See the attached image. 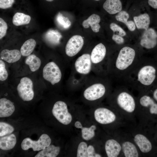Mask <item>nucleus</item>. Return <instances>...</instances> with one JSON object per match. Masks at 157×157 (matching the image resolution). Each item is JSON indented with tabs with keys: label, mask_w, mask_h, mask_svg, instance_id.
I'll return each mask as SVG.
<instances>
[{
	"label": "nucleus",
	"mask_w": 157,
	"mask_h": 157,
	"mask_svg": "<svg viewBox=\"0 0 157 157\" xmlns=\"http://www.w3.org/2000/svg\"><path fill=\"white\" fill-rule=\"evenodd\" d=\"M8 73L6 68V65L4 62L1 60H0V80L4 81L8 78Z\"/></svg>",
	"instance_id": "obj_33"
},
{
	"label": "nucleus",
	"mask_w": 157,
	"mask_h": 157,
	"mask_svg": "<svg viewBox=\"0 0 157 157\" xmlns=\"http://www.w3.org/2000/svg\"><path fill=\"white\" fill-rule=\"evenodd\" d=\"M141 47L147 50L155 48L157 45V33L152 28L145 30L139 42Z\"/></svg>",
	"instance_id": "obj_13"
},
{
	"label": "nucleus",
	"mask_w": 157,
	"mask_h": 157,
	"mask_svg": "<svg viewBox=\"0 0 157 157\" xmlns=\"http://www.w3.org/2000/svg\"><path fill=\"white\" fill-rule=\"evenodd\" d=\"M94 117L96 121L102 124L112 123L117 119L123 120L126 121L122 117H118L113 111L104 107L96 109L94 112Z\"/></svg>",
	"instance_id": "obj_10"
},
{
	"label": "nucleus",
	"mask_w": 157,
	"mask_h": 157,
	"mask_svg": "<svg viewBox=\"0 0 157 157\" xmlns=\"http://www.w3.org/2000/svg\"><path fill=\"white\" fill-rule=\"evenodd\" d=\"M15 0H0V8L6 9L12 6Z\"/></svg>",
	"instance_id": "obj_36"
},
{
	"label": "nucleus",
	"mask_w": 157,
	"mask_h": 157,
	"mask_svg": "<svg viewBox=\"0 0 157 157\" xmlns=\"http://www.w3.org/2000/svg\"><path fill=\"white\" fill-rule=\"evenodd\" d=\"M142 58L133 47H123L115 58H109L108 76L122 84Z\"/></svg>",
	"instance_id": "obj_2"
},
{
	"label": "nucleus",
	"mask_w": 157,
	"mask_h": 157,
	"mask_svg": "<svg viewBox=\"0 0 157 157\" xmlns=\"http://www.w3.org/2000/svg\"><path fill=\"white\" fill-rule=\"evenodd\" d=\"M113 40L118 45L123 44L125 42V40L123 37L117 34H114L112 37Z\"/></svg>",
	"instance_id": "obj_37"
},
{
	"label": "nucleus",
	"mask_w": 157,
	"mask_h": 157,
	"mask_svg": "<svg viewBox=\"0 0 157 157\" xmlns=\"http://www.w3.org/2000/svg\"><path fill=\"white\" fill-rule=\"evenodd\" d=\"M129 17V15L125 11H121L115 16V18L117 20L124 24L125 25L128 22Z\"/></svg>",
	"instance_id": "obj_32"
},
{
	"label": "nucleus",
	"mask_w": 157,
	"mask_h": 157,
	"mask_svg": "<svg viewBox=\"0 0 157 157\" xmlns=\"http://www.w3.org/2000/svg\"><path fill=\"white\" fill-rule=\"evenodd\" d=\"M36 44L35 40L31 38L26 41L22 46L20 52L24 56L30 55L33 51Z\"/></svg>",
	"instance_id": "obj_24"
},
{
	"label": "nucleus",
	"mask_w": 157,
	"mask_h": 157,
	"mask_svg": "<svg viewBox=\"0 0 157 157\" xmlns=\"http://www.w3.org/2000/svg\"><path fill=\"white\" fill-rule=\"evenodd\" d=\"M133 20L136 27L139 29L145 30L149 28L150 21L149 15L147 13L141 14L133 17Z\"/></svg>",
	"instance_id": "obj_22"
},
{
	"label": "nucleus",
	"mask_w": 157,
	"mask_h": 157,
	"mask_svg": "<svg viewBox=\"0 0 157 157\" xmlns=\"http://www.w3.org/2000/svg\"><path fill=\"white\" fill-rule=\"evenodd\" d=\"M106 46L100 43L94 47L90 54L92 70L98 76H108L109 59L106 58Z\"/></svg>",
	"instance_id": "obj_4"
},
{
	"label": "nucleus",
	"mask_w": 157,
	"mask_h": 157,
	"mask_svg": "<svg viewBox=\"0 0 157 157\" xmlns=\"http://www.w3.org/2000/svg\"><path fill=\"white\" fill-rule=\"evenodd\" d=\"M51 142V139L49 135L42 134L37 140H33L29 138H24L21 144L22 149L27 150L32 148L34 151H39L49 146Z\"/></svg>",
	"instance_id": "obj_7"
},
{
	"label": "nucleus",
	"mask_w": 157,
	"mask_h": 157,
	"mask_svg": "<svg viewBox=\"0 0 157 157\" xmlns=\"http://www.w3.org/2000/svg\"><path fill=\"white\" fill-rule=\"evenodd\" d=\"M110 29L114 33L117 32L118 35L122 36H124L126 35L125 31L120 26L114 23H111L110 25Z\"/></svg>",
	"instance_id": "obj_34"
},
{
	"label": "nucleus",
	"mask_w": 157,
	"mask_h": 157,
	"mask_svg": "<svg viewBox=\"0 0 157 157\" xmlns=\"http://www.w3.org/2000/svg\"><path fill=\"white\" fill-rule=\"evenodd\" d=\"M31 19V17L29 15L17 12L13 16L12 22L15 25L19 26L29 24Z\"/></svg>",
	"instance_id": "obj_26"
},
{
	"label": "nucleus",
	"mask_w": 157,
	"mask_h": 157,
	"mask_svg": "<svg viewBox=\"0 0 157 157\" xmlns=\"http://www.w3.org/2000/svg\"><path fill=\"white\" fill-rule=\"evenodd\" d=\"M126 25L128 29L131 31H133L135 29V23L132 20L128 21Z\"/></svg>",
	"instance_id": "obj_40"
},
{
	"label": "nucleus",
	"mask_w": 157,
	"mask_h": 157,
	"mask_svg": "<svg viewBox=\"0 0 157 157\" xmlns=\"http://www.w3.org/2000/svg\"><path fill=\"white\" fill-rule=\"evenodd\" d=\"M88 157H101V156L98 154L95 153L94 147L89 145L87 148Z\"/></svg>",
	"instance_id": "obj_38"
},
{
	"label": "nucleus",
	"mask_w": 157,
	"mask_h": 157,
	"mask_svg": "<svg viewBox=\"0 0 157 157\" xmlns=\"http://www.w3.org/2000/svg\"><path fill=\"white\" fill-rule=\"evenodd\" d=\"M84 40L81 35H74L67 42L65 47L66 55L72 57L77 55L82 49L84 44Z\"/></svg>",
	"instance_id": "obj_14"
},
{
	"label": "nucleus",
	"mask_w": 157,
	"mask_h": 157,
	"mask_svg": "<svg viewBox=\"0 0 157 157\" xmlns=\"http://www.w3.org/2000/svg\"><path fill=\"white\" fill-rule=\"evenodd\" d=\"M15 110V106L10 100L3 98L0 99V117H7L10 116Z\"/></svg>",
	"instance_id": "obj_17"
},
{
	"label": "nucleus",
	"mask_w": 157,
	"mask_h": 157,
	"mask_svg": "<svg viewBox=\"0 0 157 157\" xmlns=\"http://www.w3.org/2000/svg\"><path fill=\"white\" fill-rule=\"evenodd\" d=\"M60 148L59 146L50 145L44 149L40 150L35 156V157H55L59 154Z\"/></svg>",
	"instance_id": "obj_23"
},
{
	"label": "nucleus",
	"mask_w": 157,
	"mask_h": 157,
	"mask_svg": "<svg viewBox=\"0 0 157 157\" xmlns=\"http://www.w3.org/2000/svg\"><path fill=\"white\" fill-rule=\"evenodd\" d=\"M114 105L119 114L126 122H133L137 118V101L136 97L126 86L118 85L113 94Z\"/></svg>",
	"instance_id": "obj_3"
},
{
	"label": "nucleus",
	"mask_w": 157,
	"mask_h": 157,
	"mask_svg": "<svg viewBox=\"0 0 157 157\" xmlns=\"http://www.w3.org/2000/svg\"><path fill=\"white\" fill-rule=\"evenodd\" d=\"M74 126L76 128L78 129H81L82 127L81 123L78 121H77L75 122Z\"/></svg>",
	"instance_id": "obj_42"
},
{
	"label": "nucleus",
	"mask_w": 157,
	"mask_h": 157,
	"mask_svg": "<svg viewBox=\"0 0 157 157\" xmlns=\"http://www.w3.org/2000/svg\"><path fill=\"white\" fill-rule=\"evenodd\" d=\"M85 88L83 92L84 98L90 101L99 99L104 97L112 86L111 81L108 76H100L95 82Z\"/></svg>",
	"instance_id": "obj_5"
},
{
	"label": "nucleus",
	"mask_w": 157,
	"mask_h": 157,
	"mask_svg": "<svg viewBox=\"0 0 157 157\" xmlns=\"http://www.w3.org/2000/svg\"><path fill=\"white\" fill-rule=\"evenodd\" d=\"M94 0L96 1H98L100 0Z\"/></svg>",
	"instance_id": "obj_44"
},
{
	"label": "nucleus",
	"mask_w": 157,
	"mask_h": 157,
	"mask_svg": "<svg viewBox=\"0 0 157 157\" xmlns=\"http://www.w3.org/2000/svg\"><path fill=\"white\" fill-rule=\"evenodd\" d=\"M74 67L78 74L83 76L89 74L92 70L90 54L85 53L78 57L74 63Z\"/></svg>",
	"instance_id": "obj_12"
},
{
	"label": "nucleus",
	"mask_w": 157,
	"mask_h": 157,
	"mask_svg": "<svg viewBox=\"0 0 157 157\" xmlns=\"http://www.w3.org/2000/svg\"><path fill=\"white\" fill-rule=\"evenodd\" d=\"M148 2L152 8L157 9V0H148Z\"/></svg>",
	"instance_id": "obj_41"
},
{
	"label": "nucleus",
	"mask_w": 157,
	"mask_h": 157,
	"mask_svg": "<svg viewBox=\"0 0 157 157\" xmlns=\"http://www.w3.org/2000/svg\"><path fill=\"white\" fill-rule=\"evenodd\" d=\"M131 132V138L138 148L141 154L148 153L152 149V144L144 133V129L140 126Z\"/></svg>",
	"instance_id": "obj_6"
},
{
	"label": "nucleus",
	"mask_w": 157,
	"mask_h": 157,
	"mask_svg": "<svg viewBox=\"0 0 157 157\" xmlns=\"http://www.w3.org/2000/svg\"><path fill=\"white\" fill-rule=\"evenodd\" d=\"M45 37L47 40L52 43L57 44L59 42L62 35L57 31L50 30L46 33Z\"/></svg>",
	"instance_id": "obj_27"
},
{
	"label": "nucleus",
	"mask_w": 157,
	"mask_h": 157,
	"mask_svg": "<svg viewBox=\"0 0 157 157\" xmlns=\"http://www.w3.org/2000/svg\"><path fill=\"white\" fill-rule=\"evenodd\" d=\"M100 17L97 15L93 14L86 19L84 20L82 23L83 27L85 28L90 26L92 30L94 32H98L101 27L99 23L100 21Z\"/></svg>",
	"instance_id": "obj_19"
},
{
	"label": "nucleus",
	"mask_w": 157,
	"mask_h": 157,
	"mask_svg": "<svg viewBox=\"0 0 157 157\" xmlns=\"http://www.w3.org/2000/svg\"><path fill=\"white\" fill-rule=\"evenodd\" d=\"M8 26L6 22L2 18H0V39H1L6 35Z\"/></svg>",
	"instance_id": "obj_35"
},
{
	"label": "nucleus",
	"mask_w": 157,
	"mask_h": 157,
	"mask_svg": "<svg viewBox=\"0 0 157 157\" xmlns=\"http://www.w3.org/2000/svg\"><path fill=\"white\" fill-rule=\"evenodd\" d=\"M17 142L15 135L11 134L2 137L0 138V148L3 150H8L13 149Z\"/></svg>",
	"instance_id": "obj_21"
},
{
	"label": "nucleus",
	"mask_w": 157,
	"mask_h": 157,
	"mask_svg": "<svg viewBox=\"0 0 157 157\" xmlns=\"http://www.w3.org/2000/svg\"><path fill=\"white\" fill-rule=\"evenodd\" d=\"M42 75L44 79L52 85L59 83L62 77L60 69L53 61L48 63L44 66L43 69Z\"/></svg>",
	"instance_id": "obj_9"
},
{
	"label": "nucleus",
	"mask_w": 157,
	"mask_h": 157,
	"mask_svg": "<svg viewBox=\"0 0 157 157\" xmlns=\"http://www.w3.org/2000/svg\"><path fill=\"white\" fill-rule=\"evenodd\" d=\"M147 93H151L152 97L157 102V82L151 87Z\"/></svg>",
	"instance_id": "obj_39"
},
{
	"label": "nucleus",
	"mask_w": 157,
	"mask_h": 157,
	"mask_svg": "<svg viewBox=\"0 0 157 157\" xmlns=\"http://www.w3.org/2000/svg\"><path fill=\"white\" fill-rule=\"evenodd\" d=\"M105 149L108 157H117L122 154L120 142L114 139H109L106 142Z\"/></svg>",
	"instance_id": "obj_16"
},
{
	"label": "nucleus",
	"mask_w": 157,
	"mask_h": 157,
	"mask_svg": "<svg viewBox=\"0 0 157 157\" xmlns=\"http://www.w3.org/2000/svg\"><path fill=\"white\" fill-rule=\"evenodd\" d=\"M56 21L60 26L65 29L69 28L71 25V22L68 18L64 16L60 13L57 16Z\"/></svg>",
	"instance_id": "obj_30"
},
{
	"label": "nucleus",
	"mask_w": 157,
	"mask_h": 157,
	"mask_svg": "<svg viewBox=\"0 0 157 157\" xmlns=\"http://www.w3.org/2000/svg\"><path fill=\"white\" fill-rule=\"evenodd\" d=\"M25 63L29 66L31 71L34 72L40 68L41 61L40 59L35 54H30L26 59Z\"/></svg>",
	"instance_id": "obj_25"
},
{
	"label": "nucleus",
	"mask_w": 157,
	"mask_h": 157,
	"mask_svg": "<svg viewBox=\"0 0 157 157\" xmlns=\"http://www.w3.org/2000/svg\"><path fill=\"white\" fill-rule=\"evenodd\" d=\"M142 57L122 85L138 94L147 93L157 82V63Z\"/></svg>",
	"instance_id": "obj_1"
},
{
	"label": "nucleus",
	"mask_w": 157,
	"mask_h": 157,
	"mask_svg": "<svg viewBox=\"0 0 157 157\" xmlns=\"http://www.w3.org/2000/svg\"><path fill=\"white\" fill-rule=\"evenodd\" d=\"M52 113L56 119L63 124L68 125L72 121V115L68 112L66 104L63 101H58L56 102Z\"/></svg>",
	"instance_id": "obj_8"
},
{
	"label": "nucleus",
	"mask_w": 157,
	"mask_h": 157,
	"mask_svg": "<svg viewBox=\"0 0 157 157\" xmlns=\"http://www.w3.org/2000/svg\"><path fill=\"white\" fill-rule=\"evenodd\" d=\"M46 0L48 1H53L54 0Z\"/></svg>",
	"instance_id": "obj_43"
},
{
	"label": "nucleus",
	"mask_w": 157,
	"mask_h": 157,
	"mask_svg": "<svg viewBox=\"0 0 157 157\" xmlns=\"http://www.w3.org/2000/svg\"><path fill=\"white\" fill-rule=\"evenodd\" d=\"M122 148V154L125 157H138L141 154L132 139L120 138Z\"/></svg>",
	"instance_id": "obj_15"
},
{
	"label": "nucleus",
	"mask_w": 157,
	"mask_h": 157,
	"mask_svg": "<svg viewBox=\"0 0 157 157\" xmlns=\"http://www.w3.org/2000/svg\"><path fill=\"white\" fill-rule=\"evenodd\" d=\"M88 146L86 143L82 142L79 144L77 150V157H88Z\"/></svg>",
	"instance_id": "obj_31"
},
{
	"label": "nucleus",
	"mask_w": 157,
	"mask_h": 157,
	"mask_svg": "<svg viewBox=\"0 0 157 157\" xmlns=\"http://www.w3.org/2000/svg\"><path fill=\"white\" fill-rule=\"evenodd\" d=\"M22 55L20 51L17 49H4L0 53V59L8 63H12L19 60Z\"/></svg>",
	"instance_id": "obj_18"
},
{
	"label": "nucleus",
	"mask_w": 157,
	"mask_h": 157,
	"mask_svg": "<svg viewBox=\"0 0 157 157\" xmlns=\"http://www.w3.org/2000/svg\"><path fill=\"white\" fill-rule=\"evenodd\" d=\"M103 8L109 14L113 15L121 11L122 5L120 0H106Z\"/></svg>",
	"instance_id": "obj_20"
},
{
	"label": "nucleus",
	"mask_w": 157,
	"mask_h": 157,
	"mask_svg": "<svg viewBox=\"0 0 157 157\" xmlns=\"http://www.w3.org/2000/svg\"><path fill=\"white\" fill-rule=\"evenodd\" d=\"M14 131V128L10 124L4 122H0V137L10 134Z\"/></svg>",
	"instance_id": "obj_29"
},
{
	"label": "nucleus",
	"mask_w": 157,
	"mask_h": 157,
	"mask_svg": "<svg viewBox=\"0 0 157 157\" xmlns=\"http://www.w3.org/2000/svg\"><path fill=\"white\" fill-rule=\"evenodd\" d=\"M96 129V126L94 125L89 128L82 126L81 129L83 138L86 140L91 139L95 136L94 130Z\"/></svg>",
	"instance_id": "obj_28"
},
{
	"label": "nucleus",
	"mask_w": 157,
	"mask_h": 157,
	"mask_svg": "<svg viewBox=\"0 0 157 157\" xmlns=\"http://www.w3.org/2000/svg\"><path fill=\"white\" fill-rule=\"evenodd\" d=\"M33 87V83L29 78L24 77L21 79L17 89L22 99L24 101H29L33 99L34 95Z\"/></svg>",
	"instance_id": "obj_11"
}]
</instances>
